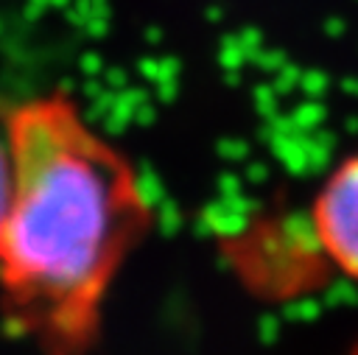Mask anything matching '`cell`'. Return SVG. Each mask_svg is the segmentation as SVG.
I'll use <instances>...</instances> for the list:
<instances>
[{"label": "cell", "mask_w": 358, "mask_h": 355, "mask_svg": "<svg viewBox=\"0 0 358 355\" xmlns=\"http://www.w3.org/2000/svg\"><path fill=\"white\" fill-rule=\"evenodd\" d=\"M8 193H11V162H8L6 140H0V224H3V215H6Z\"/></svg>", "instance_id": "cell-3"}, {"label": "cell", "mask_w": 358, "mask_h": 355, "mask_svg": "<svg viewBox=\"0 0 358 355\" xmlns=\"http://www.w3.org/2000/svg\"><path fill=\"white\" fill-rule=\"evenodd\" d=\"M11 193L0 224V319L36 355H90L103 302L154 224L129 157L64 95L6 115Z\"/></svg>", "instance_id": "cell-1"}, {"label": "cell", "mask_w": 358, "mask_h": 355, "mask_svg": "<svg viewBox=\"0 0 358 355\" xmlns=\"http://www.w3.org/2000/svg\"><path fill=\"white\" fill-rule=\"evenodd\" d=\"M350 355H358V344H355V347H352V352H350Z\"/></svg>", "instance_id": "cell-4"}, {"label": "cell", "mask_w": 358, "mask_h": 355, "mask_svg": "<svg viewBox=\"0 0 358 355\" xmlns=\"http://www.w3.org/2000/svg\"><path fill=\"white\" fill-rule=\"evenodd\" d=\"M313 235L341 274L358 280V154L347 157L319 187L310 207Z\"/></svg>", "instance_id": "cell-2"}]
</instances>
